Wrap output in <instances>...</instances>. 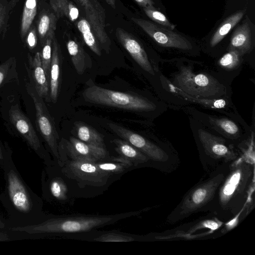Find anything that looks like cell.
Segmentation results:
<instances>
[{
    "mask_svg": "<svg viewBox=\"0 0 255 255\" xmlns=\"http://www.w3.org/2000/svg\"><path fill=\"white\" fill-rule=\"evenodd\" d=\"M3 157L1 168L5 184L0 201L7 214L5 221L8 231L13 227L37 224L48 219L42 210V199L24 182L11 155L3 152Z\"/></svg>",
    "mask_w": 255,
    "mask_h": 255,
    "instance_id": "cell-1",
    "label": "cell"
},
{
    "mask_svg": "<svg viewBox=\"0 0 255 255\" xmlns=\"http://www.w3.org/2000/svg\"><path fill=\"white\" fill-rule=\"evenodd\" d=\"M145 210L109 215L52 217L37 224L13 227L8 231L29 235H67L89 232L122 219L136 216Z\"/></svg>",
    "mask_w": 255,
    "mask_h": 255,
    "instance_id": "cell-2",
    "label": "cell"
},
{
    "mask_svg": "<svg viewBox=\"0 0 255 255\" xmlns=\"http://www.w3.org/2000/svg\"><path fill=\"white\" fill-rule=\"evenodd\" d=\"M219 187L218 200L224 210L233 211L247 200L254 184V163L240 158L230 165Z\"/></svg>",
    "mask_w": 255,
    "mask_h": 255,
    "instance_id": "cell-3",
    "label": "cell"
},
{
    "mask_svg": "<svg viewBox=\"0 0 255 255\" xmlns=\"http://www.w3.org/2000/svg\"><path fill=\"white\" fill-rule=\"evenodd\" d=\"M224 178V174L219 172L193 187L169 215L167 222L183 220L211 202Z\"/></svg>",
    "mask_w": 255,
    "mask_h": 255,
    "instance_id": "cell-4",
    "label": "cell"
},
{
    "mask_svg": "<svg viewBox=\"0 0 255 255\" xmlns=\"http://www.w3.org/2000/svg\"><path fill=\"white\" fill-rule=\"evenodd\" d=\"M89 103L134 111H150L155 105L146 98L128 93L116 91L93 85L83 92Z\"/></svg>",
    "mask_w": 255,
    "mask_h": 255,
    "instance_id": "cell-5",
    "label": "cell"
},
{
    "mask_svg": "<svg viewBox=\"0 0 255 255\" xmlns=\"http://www.w3.org/2000/svg\"><path fill=\"white\" fill-rule=\"evenodd\" d=\"M175 86L189 95L199 98H212L220 95L223 86L209 75L195 74L182 66L174 80Z\"/></svg>",
    "mask_w": 255,
    "mask_h": 255,
    "instance_id": "cell-6",
    "label": "cell"
},
{
    "mask_svg": "<svg viewBox=\"0 0 255 255\" xmlns=\"http://www.w3.org/2000/svg\"><path fill=\"white\" fill-rule=\"evenodd\" d=\"M65 177L75 181L79 186L100 187L112 176L101 170L95 162L64 160L57 162Z\"/></svg>",
    "mask_w": 255,
    "mask_h": 255,
    "instance_id": "cell-7",
    "label": "cell"
},
{
    "mask_svg": "<svg viewBox=\"0 0 255 255\" xmlns=\"http://www.w3.org/2000/svg\"><path fill=\"white\" fill-rule=\"evenodd\" d=\"M26 89L33 101L37 122L41 134L57 162L60 158L58 143L59 135L53 120L43 102V98L38 94L33 82L31 81L26 83Z\"/></svg>",
    "mask_w": 255,
    "mask_h": 255,
    "instance_id": "cell-8",
    "label": "cell"
},
{
    "mask_svg": "<svg viewBox=\"0 0 255 255\" xmlns=\"http://www.w3.org/2000/svg\"><path fill=\"white\" fill-rule=\"evenodd\" d=\"M59 160H71L96 162L109 159L106 148L87 144L76 137H70L58 146Z\"/></svg>",
    "mask_w": 255,
    "mask_h": 255,
    "instance_id": "cell-9",
    "label": "cell"
},
{
    "mask_svg": "<svg viewBox=\"0 0 255 255\" xmlns=\"http://www.w3.org/2000/svg\"><path fill=\"white\" fill-rule=\"evenodd\" d=\"M131 20L160 45L182 50L192 49V45L185 37L168 28L150 21L138 18Z\"/></svg>",
    "mask_w": 255,
    "mask_h": 255,
    "instance_id": "cell-10",
    "label": "cell"
},
{
    "mask_svg": "<svg viewBox=\"0 0 255 255\" xmlns=\"http://www.w3.org/2000/svg\"><path fill=\"white\" fill-rule=\"evenodd\" d=\"M9 116L11 122L30 146L44 160V164L47 166L53 164L54 161L42 146L32 125L17 106L11 107Z\"/></svg>",
    "mask_w": 255,
    "mask_h": 255,
    "instance_id": "cell-11",
    "label": "cell"
},
{
    "mask_svg": "<svg viewBox=\"0 0 255 255\" xmlns=\"http://www.w3.org/2000/svg\"><path fill=\"white\" fill-rule=\"evenodd\" d=\"M108 126L114 133L136 147L149 159L157 162L168 160V156L164 150L140 134L115 123H110Z\"/></svg>",
    "mask_w": 255,
    "mask_h": 255,
    "instance_id": "cell-12",
    "label": "cell"
},
{
    "mask_svg": "<svg viewBox=\"0 0 255 255\" xmlns=\"http://www.w3.org/2000/svg\"><path fill=\"white\" fill-rule=\"evenodd\" d=\"M83 7L92 29L102 48L109 53L111 40L106 30L104 9L97 0H78Z\"/></svg>",
    "mask_w": 255,
    "mask_h": 255,
    "instance_id": "cell-13",
    "label": "cell"
},
{
    "mask_svg": "<svg viewBox=\"0 0 255 255\" xmlns=\"http://www.w3.org/2000/svg\"><path fill=\"white\" fill-rule=\"evenodd\" d=\"M116 35L119 41L138 65L153 75L154 72L147 55L139 42L130 34L120 27L116 29Z\"/></svg>",
    "mask_w": 255,
    "mask_h": 255,
    "instance_id": "cell-14",
    "label": "cell"
},
{
    "mask_svg": "<svg viewBox=\"0 0 255 255\" xmlns=\"http://www.w3.org/2000/svg\"><path fill=\"white\" fill-rule=\"evenodd\" d=\"M198 135L205 152L211 157L223 159L226 162L237 158L236 153L226 145L222 138L201 129H199Z\"/></svg>",
    "mask_w": 255,
    "mask_h": 255,
    "instance_id": "cell-15",
    "label": "cell"
},
{
    "mask_svg": "<svg viewBox=\"0 0 255 255\" xmlns=\"http://www.w3.org/2000/svg\"><path fill=\"white\" fill-rule=\"evenodd\" d=\"M41 183L43 196L46 200L62 202L68 199V190L66 183L61 177L53 176L46 165L42 171Z\"/></svg>",
    "mask_w": 255,
    "mask_h": 255,
    "instance_id": "cell-16",
    "label": "cell"
},
{
    "mask_svg": "<svg viewBox=\"0 0 255 255\" xmlns=\"http://www.w3.org/2000/svg\"><path fill=\"white\" fill-rule=\"evenodd\" d=\"M62 55L59 45L54 38L52 43V58L49 75L50 98L55 103L58 99L60 81Z\"/></svg>",
    "mask_w": 255,
    "mask_h": 255,
    "instance_id": "cell-17",
    "label": "cell"
},
{
    "mask_svg": "<svg viewBox=\"0 0 255 255\" xmlns=\"http://www.w3.org/2000/svg\"><path fill=\"white\" fill-rule=\"evenodd\" d=\"M32 70L33 84L40 97L47 102H51L50 98L49 79L42 65L40 53L37 52L33 59L29 55Z\"/></svg>",
    "mask_w": 255,
    "mask_h": 255,
    "instance_id": "cell-18",
    "label": "cell"
},
{
    "mask_svg": "<svg viewBox=\"0 0 255 255\" xmlns=\"http://www.w3.org/2000/svg\"><path fill=\"white\" fill-rule=\"evenodd\" d=\"M252 45L251 28L248 21L245 19L233 33L228 50H235L242 56L251 49Z\"/></svg>",
    "mask_w": 255,
    "mask_h": 255,
    "instance_id": "cell-19",
    "label": "cell"
},
{
    "mask_svg": "<svg viewBox=\"0 0 255 255\" xmlns=\"http://www.w3.org/2000/svg\"><path fill=\"white\" fill-rule=\"evenodd\" d=\"M57 17L54 12L42 8L38 14L36 22V31L43 45L50 36H55Z\"/></svg>",
    "mask_w": 255,
    "mask_h": 255,
    "instance_id": "cell-20",
    "label": "cell"
},
{
    "mask_svg": "<svg viewBox=\"0 0 255 255\" xmlns=\"http://www.w3.org/2000/svg\"><path fill=\"white\" fill-rule=\"evenodd\" d=\"M113 143L116 145L115 150L120 156L129 161L133 165L147 162L149 158L142 152L124 139H114Z\"/></svg>",
    "mask_w": 255,
    "mask_h": 255,
    "instance_id": "cell-21",
    "label": "cell"
},
{
    "mask_svg": "<svg viewBox=\"0 0 255 255\" xmlns=\"http://www.w3.org/2000/svg\"><path fill=\"white\" fill-rule=\"evenodd\" d=\"M46 0H25L21 15L20 35L21 39L26 38L27 33L32 26L35 16Z\"/></svg>",
    "mask_w": 255,
    "mask_h": 255,
    "instance_id": "cell-22",
    "label": "cell"
},
{
    "mask_svg": "<svg viewBox=\"0 0 255 255\" xmlns=\"http://www.w3.org/2000/svg\"><path fill=\"white\" fill-rule=\"evenodd\" d=\"M75 129L79 140L95 146L106 148L103 135L91 126L79 122L75 123Z\"/></svg>",
    "mask_w": 255,
    "mask_h": 255,
    "instance_id": "cell-23",
    "label": "cell"
},
{
    "mask_svg": "<svg viewBox=\"0 0 255 255\" xmlns=\"http://www.w3.org/2000/svg\"><path fill=\"white\" fill-rule=\"evenodd\" d=\"M246 9L239 10L228 17L215 32L210 41V46L217 45L242 19Z\"/></svg>",
    "mask_w": 255,
    "mask_h": 255,
    "instance_id": "cell-24",
    "label": "cell"
},
{
    "mask_svg": "<svg viewBox=\"0 0 255 255\" xmlns=\"http://www.w3.org/2000/svg\"><path fill=\"white\" fill-rule=\"evenodd\" d=\"M66 45L76 72L79 74H83L86 69V57L83 47L77 41L72 39H69Z\"/></svg>",
    "mask_w": 255,
    "mask_h": 255,
    "instance_id": "cell-25",
    "label": "cell"
},
{
    "mask_svg": "<svg viewBox=\"0 0 255 255\" xmlns=\"http://www.w3.org/2000/svg\"><path fill=\"white\" fill-rule=\"evenodd\" d=\"M50 6L57 17H66L74 21L79 16L78 8L69 0H49Z\"/></svg>",
    "mask_w": 255,
    "mask_h": 255,
    "instance_id": "cell-26",
    "label": "cell"
},
{
    "mask_svg": "<svg viewBox=\"0 0 255 255\" xmlns=\"http://www.w3.org/2000/svg\"><path fill=\"white\" fill-rule=\"evenodd\" d=\"M77 26L86 44L96 55L101 56L100 44L97 40L96 37L88 20L85 18H81L77 22Z\"/></svg>",
    "mask_w": 255,
    "mask_h": 255,
    "instance_id": "cell-27",
    "label": "cell"
},
{
    "mask_svg": "<svg viewBox=\"0 0 255 255\" xmlns=\"http://www.w3.org/2000/svg\"><path fill=\"white\" fill-rule=\"evenodd\" d=\"M108 160L96 162L97 167L102 171L111 175H119L125 172L128 168L133 166L130 162L118 161L110 158Z\"/></svg>",
    "mask_w": 255,
    "mask_h": 255,
    "instance_id": "cell-28",
    "label": "cell"
},
{
    "mask_svg": "<svg viewBox=\"0 0 255 255\" xmlns=\"http://www.w3.org/2000/svg\"><path fill=\"white\" fill-rule=\"evenodd\" d=\"M171 89L174 93L180 95L184 99L190 102H194L208 108L221 109L224 108L226 105V101L223 99H209L193 97L184 93L174 85L172 86Z\"/></svg>",
    "mask_w": 255,
    "mask_h": 255,
    "instance_id": "cell-29",
    "label": "cell"
},
{
    "mask_svg": "<svg viewBox=\"0 0 255 255\" xmlns=\"http://www.w3.org/2000/svg\"><path fill=\"white\" fill-rule=\"evenodd\" d=\"M134 236L119 232L103 233L88 241L102 242H129L137 241Z\"/></svg>",
    "mask_w": 255,
    "mask_h": 255,
    "instance_id": "cell-30",
    "label": "cell"
},
{
    "mask_svg": "<svg viewBox=\"0 0 255 255\" xmlns=\"http://www.w3.org/2000/svg\"><path fill=\"white\" fill-rule=\"evenodd\" d=\"M54 36H50L42 45L43 48L40 54L41 61L43 69L49 79L50 69L52 58V46Z\"/></svg>",
    "mask_w": 255,
    "mask_h": 255,
    "instance_id": "cell-31",
    "label": "cell"
},
{
    "mask_svg": "<svg viewBox=\"0 0 255 255\" xmlns=\"http://www.w3.org/2000/svg\"><path fill=\"white\" fill-rule=\"evenodd\" d=\"M241 55L235 50H229L219 60L218 63L222 68L233 70L238 67L241 62Z\"/></svg>",
    "mask_w": 255,
    "mask_h": 255,
    "instance_id": "cell-32",
    "label": "cell"
},
{
    "mask_svg": "<svg viewBox=\"0 0 255 255\" xmlns=\"http://www.w3.org/2000/svg\"><path fill=\"white\" fill-rule=\"evenodd\" d=\"M143 9L146 15L158 24L167 27L172 30L176 27V25L171 23L164 14L157 10L154 7H145Z\"/></svg>",
    "mask_w": 255,
    "mask_h": 255,
    "instance_id": "cell-33",
    "label": "cell"
},
{
    "mask_svg": "<svg viewBox=\"0 0 255 255\" xmlns=\"http://www.w3.org/2000/svg\"><path fill=\"white\" fill-rule=\"evenodd\" d=\"M212 123L229 135L235 136L239 132L238 126L227 119L211 118Z\"/></svg>",
    "mask_w": 255,
    "mask_h": 255,
    "instance_id": "cell-34",
    "label": "cell"
},
{
    "mask_svg": "<svg viewBox=\"0 0 255 255\" xmlns=\"http://www.w3.org/2000/svg\"><path fill=\"white\" fill-rule=\"evenodd\" d=\"M12 8L9 1L0 0V34L5 31L9 12Z\"/></svg>",
    "mask_w": 255,
    "mask_h": 255,
    "instance_id": "cell-35",
    "label": "cell"
},
{
    "mask_svg": "<svg viewBox=\"0 0 255 255\" xmlns=\"http://www.w3.org/2000/svg\"><path fill=\"white\" fill-rule=\"evenodd\" d=\"M37 36L36 27L34 25H32L26 36V41L29 49H32L36 46L37 42Z\"/></svg>",
    "mask_w": 255,
    "mask_h": 255,
    "instance_id": "cell-36",
    "label": "cell"
},
{
    "mask_svg": "<svg viewBox=\"0 0 255 255\" xmlns=\"http://www.w3.org/2000/svg\"><path fill=\"white\" fill-rule=\"evenodd\" d=\"M10 62L7 61L0 65V85L3 82L9 67Z\"/></svg>",
    "mask_w": 255,
    "mask_h": 255,
    "instance_id": "cell-37",
    "label": "cell"
},
{
    "mask_svg": "<svg viewBox=\"0 0 255 255\" xmlns=\"http://www.w3.org/2000/svg\"><path fill=\"white\" fill-rule=\"evenodd\" d=\"M139 5L143 8L154 7V2L152 0H134Z\"/></svg>",
    "mask_w": 255,
    "mask_h": 255,
    "instance_id": "cell-38",
    "label": "cell"
},
{
    "mask_svg": "<svg viewBox=\"0 0 255 255\" xmlns=\"http://www.w3.org/2000/svg\"><path fill=\"white\" fill-rule=\"evenodd\" d=\"M10 239L9 235L5 232L0 230V242L8 241Z\"/></svg>",
    "mask_w": 255,
    "mask_h": 255,
    "instance_id": "cell-39",
    "label": "cell"
},
{
    "mask_svg": "<svg viewBox=\"0 0 255 255\" xmlns=\"http://www.w3.org/2000/svg\"><path fill=\"white\" fill-rule=\"evenodd\" d=\"M5 229L8 230L5 219H3L0 215V230H3Z\"/></svg>",
    "mask_w": 255,
    "mask_h": 255,
    "instance_id": "cell-40",
    "label": "cell"
},
{
    "mask_svg": "<svg viewBox=\"0 0 255 255\" xmlns=\"http://www.w3.org/2000/svg\"><path fill=\"white\" fill-rule=\"evenodd\" d=\"M107 3L111 7L115 8L116 7V0H105Z\"/></svg>",
    "mask_w": 255,
    "mask_h": 255,
    "instance_id": "cell-41",
    "label": "cell"
},
{
    "mask_svg": "<svg viewBox=\"0 0 255 255\" xmlns=\"http://www.w3.org/2000/svg\"><path fill=\"white\" fill-rule=\"evenodd\" d=\"M3 152L1 147L0 146V168L2 167L3 162Z\"/></svg>",
    "mask_w": 255,
    "mask_h": 255,
    "instance_id": "cell-42",
    "label": "cell"
},
{
    "mask_svg": "<svg viewBox=\"0 0 255 255\" xmlns=\"http://www.w3.org/2000/svg\"><path fill=\"white\" fill-rule=\"evenodd\" d=\"M19 0H10L9 2L12 8H13Z\"/></svg>",
    "mask_w": 255,
    "mask_h": 255,
    "instance_id": "cell-43",
    "label": "cell"
}]
</instances>
